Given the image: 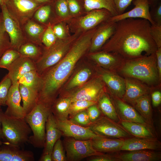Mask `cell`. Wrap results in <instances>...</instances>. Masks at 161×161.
<instances>
[{
    "label": "cell",
    "mask_w": 161,
    "mask_h": 161,
    "mask_svg": "<svg viewBox=\"0 0 161 161\" xmlns=\"http://www.w3.org/2000/svg\"><path fill=\"white\" fill-rule=\"evenodd\" d=\"M119 161H157L161 159V154L150 150L129 151L117 155Z\"/></svg>",
    "instance_id": "cell-22"
},
{
    "label": "cell",
    "mask_w": 161,
    "mask_h": 161,
    "mask_svg": "<svg viewBox=\"0 0 161 161\" xmlns=\"http://www.w3.org/2000/svg\"><path fill=\"white\" fill-rule=\"evenodd\" d=\"M122 127L131 135L136 137L153 138H155L153 134L147 125L139 123L120 120Z\"/></svg>",
    "instance_id": "cell-26"
},
{
    "label": "cell",
    "mask_w": 161,
    "mask_h": 161,
    "mask_svg": "<svg viewBox=\"0 0 161 161\" xmlns=\"http://www.w3.org/2000/svg\"><path fill=\"white\" fill-rule=\"evenodd\" d=\"M151 99L153 106L156 107L159 105L161 103V93L159 91L153 93L151 95Z\"/></svg>",
    "instance_id": "cell-52"
},
{
    "label": "cell",
    "mask_w": 161,
    "mask_h": 161,
    "mask_svg": "<svg viewBox=\"0 0 161 161\" xmlns=\"http://www.w3.org/2000/svg\"><path fill=\"white\" fill-rule=\"evenodd\" d=\"M96 104L90 106L86 109L91 122L95 121L100 117V110Z\"/></svg>",
    "instance_id": "cell-48"
},
{
    "label": "cell",
    "mask_w": 161,
    "mask_h": 161,
    "mask_svg": "<svg viewBox=\"0 0 161 161\" xmlns=\"http://www.w3.org/2000/svg\"><path fill=\"white\" fill-rule=\"evenodd\" d=\"M44 46L27 41L21 46L18 51L21 56L30 58L35 63L41 56Z\"/></svg>",
    "instance_id": "cell-31"
},
{
    "label": "cell",
    "mask_w": 161,
    "mask_h": 161,
    "mask_svg": "<svg viewBox=\"0 0 161 161\" xmlns=\"http://www.w3.org/2000/svg\"><path fill=\"white\" fill-rule=\"evenodd\" d=\"M42 4H52L55 0H35Z\"/></svg>",
    "instance_id": "cell-55"
},
{
    "label": "cell",
    "mask_w": 161,
    "mask_h": 161,
    "mask_svg": "<svg viewBox=\"0 0 161 161\" xmlns=\"http://www.w3.org/2000/svg\"><path fill=\"white\" fill-rule=\"evenodd\" d=\"M96 134L114 138L124 139L131 137L123 127L106 117H100L92 122L88 126Z\"/></svg>",
    "instance_id": "cell-9"
},
{
    "label": "cell",
    "mask_w": 161,
    "mask_h": 161,
    "mask_svg": "<svg viewBox=\"0 0 161 161\" xmlns=\"http://www.w3.org/2000/svg\"><path fill=\"white\" fill-rule=\"evenodd\" d=\"M116 22L108 20L97 27L91 40L90 52H95L109 40L114 34L115 29Z\"/></svg>",
    "instance_id": "cell-15"
},
{
    "label": "cell",
    "mask_w": 161,
    "mask_h": 161,
    "mask_svg": "<svg viewBox=\"0 0 161 161\" xmlns=\"http://www.w3.org/2000/svg\"><path fill=\"white\" fill-rule=\"evenodd\" d=\"M21 100L19 83L18 82L12 84L10 89L6 104L7 108L4 113L12 117L24 118L25 114L23 108L21 104Z\"/></svg>",
    "instance_id": "cell-14"
},
{
    "label": "cell",
    "mask_w": 161,
    "mask_h": 161,
    "mask_svg": "<svg viewBox=\"0 0 161 161\" xmlns=\"http://www.w3.org/2000/svg\"><path fill=\"white\" fill-rule=\"evenodd\" d=\"M56 120L57 126L62 135L65 137L84 140L92 139L98 136L94 133L89 127L80 126L69 119Z\"/></svg>",
    "instance_id": "cell-11"
},
{
    "label": "cell",
    "mask_w": 161,
    "mask_h": 161,
    "mask_svg": "<svg viewBox=\"0 0 161 161\" xmlns=\"http://www.w3.org/2000/svg\"><path fill=\"white\" fill-rule=\"evenodd\" d=\"M69 120L75 124L84 127H88L92 123L86 110L77 113Z\"/></svg>",
    "instance_id": "cell-44"
},
{
    "label": "cell",
    "mask_w": 161,
    "mask_h": 161,
    "mask_svg": "<svg viewBox=\"0 0 161 161\" xmlns=\"http://www.w3.org/2000/svg\"><path fill=\"white\" fill-rule=\"evenodd\" d=\"M103 89L101 81L98 79H94L72 92L68 97L70 99L71 102L77 100H85L97 103L102 94Z\"/></svg>",
    "instance_id": "cell-12"
},
{
    "label": "cell",
    "mask_w": 161,
    "mask_h": 161,
    "mask_svg": "<svg viewBox=\"0 0 161 161\" xmlns=\"http://www.w3.org/2000/svg\"><path fill=\"white\" fill-rule=\"evenodd\" d=\"M4 0H0V7L4 4Z\"/></svg>",
    "instance_id": "cell-57"
},
{
    "label": "cell",
    "mask_w": 161,
    "mask_h": 161,
    "mask_svg": "<svg viewBox=\"0 0 161 161\" xmlns=\"http://www.w3.org/2000/svg\"><path fill=\"white\" fill-rule=\"evenodd\" d=\"M112 16L111 13L105 9L93 10L80 19L79 25L82 29L89 30L108 20Z\"/></svg>",
    "instance_id": "cell-18"
},
{
    "label": "cell",
    "mask_w": 161,
    "mask_h": 161,
    "mask_svg": "<svg viewBox=\"0 0 161 161\" xmlns=\"http://www.w3.org/2000/svg\"><path fill=\"white\" fill-rule=\"evenodd\" d=\"M134 7L130 11L110 18L108 21L117 22L127 18H140L146 19L151 25L155 24L151 15L148 0H134L132 1Z\"/></svg>",
    "instance_id": "cell-13"
},
{
    "label": "cell",
    "mask_w": 161,
    "mask_h": 161,
    "mask_svg": "<svg viewBox=\"0 0 161 161\" xmlns=\"http://www.w3.org/2000/svg\"><path fill=\"white\" fill-rule=\"evenodd\" d=\"M125 82V91L123 98L124 101L132 104L139 97L148 94L147 89L138 83L130 80Z\"/></svg>",
    "instance_id": "cell-27"
},
{
    "label": "cell",
    "mask_w": 161,
    "mask_h": 161,
    "mask_svg": "<svg viewBox=\"0 0 161 161\" xmlns=\"http://www.w3.org/2000/svg\"><path fill=\"white\" fill-rule=\"evenodd\" d=\"M157 59V69L160 78L161 76V47L157 48L155 53Z\"/></svg>",
    "instance_id": "cell-53"
},
{
    "label": "cell",
    "mask_w": 161,
    "mask_h": 161,
    "mask_svg": "<svg viewBox=\"0 0 161 161\" xmlns=\"http://www.w3.org/2000/svg\"><path fill=\"white\" fill-rule=\"evenodd\" d=\"M0 121L2 127L0 137L6 145L21 148L29 142L32 131L24 118H17L6 115L0 109Z\"/></svg>",
    "instance_id": "cell-3"
},
{
    "label": "cell",
    "mask_w": 161,
    "mask_h": 161,
    "mask_svg": "<svg viewBox=\"0 0 161 161\" xmlns=\"http://www.w3.org/2000/svg\"><path fill=\"white\" fill-rule=\"evenodd\" d=\"M150 6L151 9L150 13L152 20L155 24L161 25V1Z\"/></svg>",
    "instance_id": "cell-45"
},
{
    "label": "cell",
    "mask_w": 161,
    "mask_h": 161,
    "mask_svg": "<svg viewBox=\"0 0 161 161\" xmlns=\"http://www.w3.org/2000/svg\"><path fill=\"white\" fill-rule=\"evenodd\" d=\"M61 136V132L57 126L56 119L51 112L46 123L45 142L42 154H52L55 143Z\"/></svg>",
    "instance_id": "cell-19"
},
{
    "label": "cell",
    "mask_w": 161,
    "mask_h": 161,
    "mask_svg": "<svg viewBox=\"0 0 161 161\" xmlns=\"http://www.w3.org/2000/svg\"><path fill=\"white\" fill-rule=\"evenodd\" d=\"M151 25L149 21L141 18H129L116 22L115 32L103 50L129 58L141 57L144 52L147 55L155 53L157 47L151 34Z\"/></svg>",
    "instance_id": "cell-1"
},
{
    "label": "cell",
    "mask_w": 161,
    "mask_h": 161,
    "mask_svg": "<svg viewBox=\"0 0 161 161\" xmlns=\"http://www.w3.org/2000/svg\"><path fill=\"white\" fill-rule=\"evenodd\" d=\"M155 53L148 57H140L127 63L122 71L125 75L148 83L154 82L157 78Z\"/></svg>",
    "instance_id": "cell-6"
},
{
    "label": "cell",
    "mask_w": 161,
    "mask_h": 161,
    "mask_svg": "<svg viewBox=\"0 0 161 161\" xmlns=\"http://www.w3.org/2000/svg\"><path fill=\"white\" fill-rule=\"evenodd\" d=\"M150 4V6H151L154 4L160 1V0H148Z\"/></svg>",
    "instance_id": "cell-56"
},
{
    "label": "cell",
    "mask_w": 161,
    "mask_h": 161,
    "mask_svg": "<svg viewBox=\"0 0 161 161\" xmlns=\"http://www.w3.org/2000/svg\"><path fill=\"white\" fill-rule=\"evenodd\" d=\"M88 160L90 161H119L117 156L104 154H100L89 157Z\"/></svg>",
    "instance_id": "cell-49"
},
{
    "label": "cell",
    "mask_w": 161,
    "mask_h": 161,
    "mask_svg": "<svg viewBox=\"0 0 161 161\" xmlns=\"http://www.w3.org/2000/svg\"><path fill=\"white\" fill-rule=\"evenodd\" d=\"M114 53L111 54L107 52H95L90 55L91 58L100 65L105 66H109L115 63L117 61L118 54Z\"/></svg>",
    "instance_id": "cell-36"
},
{
    "label": "cell",
    "mask_w": 161,
    "mask_h": 161,
    "mask_svg": "<svg viewBox=\"0 0 161 161\" xmlns=\"http://www.w3.org/2000/svg\"><path fill=\"white\" fill-rule=\"evenodd\" d=\"M150 33L157 48L161 47V25H151Z\"/></svg>",
    "instance_id": "cell-46"
},
{
    "label": "cell",
    "mask_w": 161,
    "mask_h": 161,
    "mask_svg": "<svg viewBox=\"0 0 161 161\" xmlns=\"http://www.w3.org/2000/svg\"><path fill=\"white\" fill-rule=\"evenodd\" d=\"M47 27L31 19L23 25L22 29L27 41L43 45L41 38Z\"/></svg>",
    "instance_id": "cell-23"
},
{
    "label": "cell",
    "mask_w": 161,
    "mask_h": 161,
    "mask_svg": "<svg viewBox=\"0 0 161 161\" xmlns=\"http://www.w3.org/2000/svg\"><path fill=\"white\" fill-rule=\"evenodd\" d=\"M97 102L100 110L105 117L116 123L120 122L114 105L107 95L102 94Z\"/></svg>",
    "instance_id": "cell-32"
},
{
    "label": "cell",
    "mask_w": 161,
    "mask_h": 161,
    "mask_svg": "<svg viewBox=\"0 0 161 161\" xmlns=\"http://www.w3.org/2000/svg\"><path fill=\"white\" fill-rule=\"evenodd\" d=\"M5 29L10 38L11 48L18 51L27 41L22 29L9 13L4 3L0 7Z\"/></svg>",
    "instance_id": "cell-10"
},
{
    "label": "cell",
    "mask_w": 161,
    "mask_h": 161,
    "mask_svg": "<svg viewBox=\"0 0 161 161\" xmlns=\"http://www.w3.org/2000/svg\"><path fill=\"white\" fill-rule=\"evenodd\" d=\"M71 101L68 97L56 99L51 106V112L56 120L68 119L69 110Z\"/></svg>",
    "instance_id": "cell-28"
},
{
    "label": "cell",
    "mask_w": 161,
    "mask_h": 161,
    "mask_svg": "<svg viewBox=\"0 0 161 161\" xmlns=\"http://www.w3.org/2000/svg\"><path fill=\"white\" fill-rule=\"evenodd\" d=\"M102 78L114 95L120 99L123 98L126 89L125 82L123 79L115 75L107 72L102 75Z\"/></svg>",
    "instance_id": "cell-24"
},
{
    "label": "cell",
    "mask_w": 161,
    "mask_h": 161,
    "mask_svg": "<svg viewBox=\"0 0 161 161\" xmlns=\"http://www.w3.org/2000/svg\"><path fill=\"white\" fill-rule=\"evenodd\" d=\"M12 85L11 80L6 75L0 82V106H6L9 91Z\"/></svg>",
    "instance_id": "cell-40"
},
{
    "label": "cell",
    "mask_w": 161,
    "mask_h": 161,
    "mask_svg": "<svg viewBox=\"0 0 161 161\" xmlns=\"http://www.w3.org/2000/svg\"><path fill=\"white\" fill-rule=\"evenodd\" d=\"M19 90L23 102L25 116L38 103L39 93L32 89L19 84Z\"/></svg>",
    "instance_id": "cell-25"
},
{
    "label": "cell",
    "mask_w": 161,
    "mask_h": 161,
    "mask_svg": "<svg viewBox=\"0 0 161 161\" xmlns=\"http://www.w3.org/2000/svg\"><path fill=\"white\" fill-rule=\"evenodd\" d=\"M134 0H113L118 15L123 13Z\"/></svg>",
    "instance_id": "cell-47"
},
{
    "label": "cell",
    "mask_w": 161,
    "mask_h": 161,
    "mask_svg": "<svg viewBox=\"0 0 161 161\" xmlns=\"http://www.w3.org/2000/svg\"><path fill=\"white\" fill-rule=\"evenodd\" d=\"M79 31L62 39L57 38L50 47L44 46L41 56L35 63L36 70L42 76L47 70L58 63L68 52L78 35Z\"/></svg>",
    "instance_id": "cell-4"
},
{
    "label": "cell",
    "mask_w": 161,
    "mask_h": 161,
    "mask_svg": "<svg viewBox=\"0 0 161 161\" xmlns=\"http://www.w3.org/2000/svg\"><path fill=\"white\" fill-rule=\"evenodd\" d=\"M84 7L86 10L105 9L109 10L113 16L118 15L113 0H84Z\"/></svg>",
    "instance_id": "cell-33"
},
{
    "label": "cell",
    "mask_w": 161,
    "mask_h": 161,
    "mask_svg": "<svg viewBox=\"0 0 161 161\" xmlns=\"http://www.w3.org/2000/svg\"><path fill=\"white\" fill-rule=\"evenodd\" d=\"M97 28L90 30L79 37L63 58L41 76L43 84L39 93L38 103L51 107L76 63L89 48Z\"/></svg>",
    "instance_id": "cell-2"
},
{
    "label": "cell",
    "mask_w": 161,
    "mask_h": 161,
    "mask_svg": "<svg viewBox=\"0 0 161 161\" xmlns=\"http://www.w3.org/2000/svg\"><path fill=\"white\" fill-rule=\"evenodd\" d=\"M132 104L146 123L152 125V110L150 98L148 94L139 97Z\"/></svg>",
    "instance_id": "cell-29"
},
{
    "label": "cell",
    "mask_w": 161,
    "mask_h": 161,
    "mask_svg": "<svg viewBox=\"0 0 161 161\" xmlns=\"http://www.w3.org/2000/svg\"><path fill=\"white\" fill-rule=\"evenodd\" d=\"M52 5L57 16L63 18L69 15V10L67 0H55Z\"/></svg>",
    "instance_id": "cell-41"
},
{
    "label": "cell",
    "mask_w": 161,
    "mask_h": 161,
    "mask_svg": "<svg viewBox=\"0 0 161 161\" xmlns=\"http://www.w3.org/2000/svg\"><path fill=\"white\" fill-rule=\"evenodd\" d=\"M51 154H42L39 160V161H52Z\"/></svg>",
    "instance_id": "cell-54"
},
{
    "label": "cell",
    "mask_w": 161,
    "mask_h": 161,
    "mask_svg": "<svg viewBox=\"0 0 161 161\" xmlns=\"http://www.w3.org/2000/svg\"><path fill=\"white\" fill-rule=\"evenodd\" d=\"M161 143L155 138L129 137L124 139L121 150L129 151L142 150H157Z\"/></svg>",
    "instance_id": "cell-17"
},
{
    "label": "cell",
    "mask_w": 161,
    "mask_h": 161,
    "mask_svg": "<svg viewBox=\"0 0 161 161\" xmlns=\"http://www.w3.org/2000/svg\"><path fill=\"white\" fill-rule=\"evenodd\" d=\"M21 56L18 50L11 47L8 49L0 58V68L8 70L13 62Z\"/></svg>",
    "instance_id": "cell-37"
},
{
    "label": "cell",
    "mask_w": 161,
    "mask_h": 161,
    "mask_svg": "<svg viewBox=\"0 0 161 161\" xmlns=\"http://www.w3.org/2000/svg\"><path fill=\"white\" fill-rule=\"evenodd\" d=\"M52 4H44L41 6L35 11L31 19L47 27L49 26L48 21L53 9Z\"/></svg>",
    "instance_id": "cell-35"
},
{
    "label": "cell",
    "mask_w": 161,
    "mask_h": 161,
    "mask_svg": "<svg viewBox=\"0 0 161 161\" xmlns=\"http://www.w3.org/2000/svg\"><path fill=\"white\" fill-rule=\"evenodd\" d=\"M63 143L68 161H80L86 157L103 153L94 149L92 139L78 140L65 137Z\"/></svg>",
    "instance_id": "cell-7"
},
{
    "label": "cell",
    "mask_w": 161,
    "mask_h": 161,
    "mask_svg": "<svg viewBox=\"0 0 161 161\" xmlns=\"http://www.w3.org/2000/svg\"><path fill=\"white\" fill-rule=\"evenodd\" d=\"M1 106H0V109H1ZM1 125V123H0V126ZM3 144V142H2L0 140V150L1 149V146H2V144Z\"/></svg>",
    "instance_id": "cell-58"
},
{
    "label": "cell",
    "mask_w": 161,
    "mask_h": 161,
    "mask_svg": "<svg viewBox=\"0 0 161 161\" xmlns=\"http://www.w3.org/2000/svg\"><path fill=\"white\" fill-rule=\"evenodd\" d=\"M33 70H36L35 62L30 58L21 56L11 65L7 75L13 84L18 82L24 74Z\"/></svg>",
    "instance_id": "cell-16"
},
{
    "label": "cell",
    "mask_w": 161,
    "mask_h": 161,
    "mask_svg": "<svg viewBox=\"0 0 161 161\" xmlns=\"http://www.w3.org/2000/svg\"><path fill=\"white\" fill-rule=\"evenodd\" d=\"M63 144L60 138L55 143L52 153V161H67L64 150Z\"/></svg>",
    "instance_id": "cell-42"
},
{
    "label": "cell",
    "mask_w": 161,
    "mask_h": 161,
    "mask_svg": "<svg viewBox=\"0 0 161 161\" xmlns=\"http://www.w3.org/2000/svg\"><path fill=\"white\" fill-rule=\"evenodd\" d=\"M51 112L50 108L38 103L24 117L33 134L30 136L29 142L35 148H44L45 139L46 123Z\"/></svg>",
    "instance_id": "cell-5"
},
{
    "label": "cell",
    "mask_w": 161,
    "mask_h": 161,
    "mask_svg": "<svg viewBox=\"0 0 161 161\" xmlns=\"http://www.w3.org/2000/svg\"><path fill=\"white\" fill-rule=\"evenodd\" d=\"M57 38L53 30L52 26L49 25L47 27L43 34L41 42L45 47L48 48L55 42Z\"/></svg>",
    "instance_id": "cell-43"
},
{
    "label": "cell",
    "mask_w": 161,
    "mask_h": 161,
    "mask_svg": "<svg viewBox=\"0 0 161 161\" xmlns=\"http://www.w3.org/2000/svg\"><path fill=\"white\" fill-rule=\"evenodd\" d=\"M11 47L10 38L5 29L1 12H0V58L4 53Z\"/></svg>",
    "instance_id": "cell-38"
},
{
    "label": "cell",
    "mask_w": 161,
    "mask_h": 161,
    "mask_svg": "<svg viewBox=\"0 0 161 161\" xmlns=\"http://www.w3.org/2000/svg\"><path fill=\"white\" fill-rule=\"evenodd\" d=\"M69 10L72 14H76L80 11V6L77 0H67Z\"/></svg>",
    "instance_id": "cell-51"
},
{
    "label": "cell",
    "mask_w": 161,
    "mask_h": 161,
    "mask_svg": "<svg viewBox=\"0 0 161 161\" xmlns=\"http://www.w3.org/2000/svg\"><path fill=\"white\" fill-rule=\"evenodd\" d=\"M4 3L9 13L21 28L32 18L35 11L44 4L35 0H4Z\"/></svg>",
    "instance_id": "cell-8"
},
{
    "label": "cell",
    "mask_w": 161,
    "mask_h": 161,
    "mask_svg": "<svg viewBox=\"0 0 161 161\" xmlns=\"http://www.w3.org/2000/svg\"><path fill=\"white\" fill-rule=\"evenodd\" d=\"M18 82L19 84L26 86L39 93L43 86V79L36 70H33L24 74L19 78Z\"/></svg>",
    "instance_id": "cell-30"
},
{
    "label": "cell",
    "mask_w": 161,
    "mask_h": 161,
    "mask_svg": "<svg viewBox=\"0 0 161 161\" xmlns=\"http://www.w3.org/2000/svg\"><path fill=\"white\" fill-rule=\"evenodd\" d=\"M117 98L114 100V106L120 121L132 122L147 125L143 118L134 109L120 99Z\"/></svg>",
    "instance_id": "cell-20"
},
{
    "label": "cell",
    "mask_w": 161,
    "mask_h": 161,
    "mask_svg": "<svg viewBox=\"0 0 161 161\" xmlns=\"http://www.w3.org/2000/svg\"><path fill=\"white\" fill-rule=\"evenodd\" d=\"M96 103V102L85 100H77L72 102L69 110V118L77 113L86 110L90 106Z\"/></svg>",
    "instance_id": "cell-39"
},
{
    "label": "cell",
    "mask_w": 161,
    "mask_h": 161,
    "mask_svg": "<svg viewBox=\"0 0 161 161\" xmlns=\"http://www.w3.org/2000/svg\"><path fill=\"white\" fill-rule=\"evenodd\" d=\"M52 29L57 38L62 39L66 37L65 30L61 23L55 24L52 26Z\"/></svg>",
    "instance_id": "cell-50"
},
{
    "label": "cell",
    "mask_w": 161,
    "mask_h": 161,
    "mask_svg": "<svg viewBox=\"0 0 161 161\" xmlns=\"http://www.w3.org/2000/svg\"><path fill=\"white\" fill-rule=\"evenodd\" d=\"M124 139L98 136L92 140L93 147L96 151L101 153H109L120 151Z\"/></svg>",
    "instance_id": "cell-21"
},
{
    "label": "cell",
    "mask_w": 161,
    "mask_h": 161,
    "mask_svg": "<svg viewBox=\"0 0 161 161\" xmlns=\"http://www.w3.org/2000/svg\"><path fill=\"white\" fill-rule=\"evenodd\" d=\"M92 74L91 71L88 68H85L78 71L67 85L65 90L69 92L77 87L86 83Z\"/></svg>",
    "instance_id": "cell-34"
}]
</instances>
